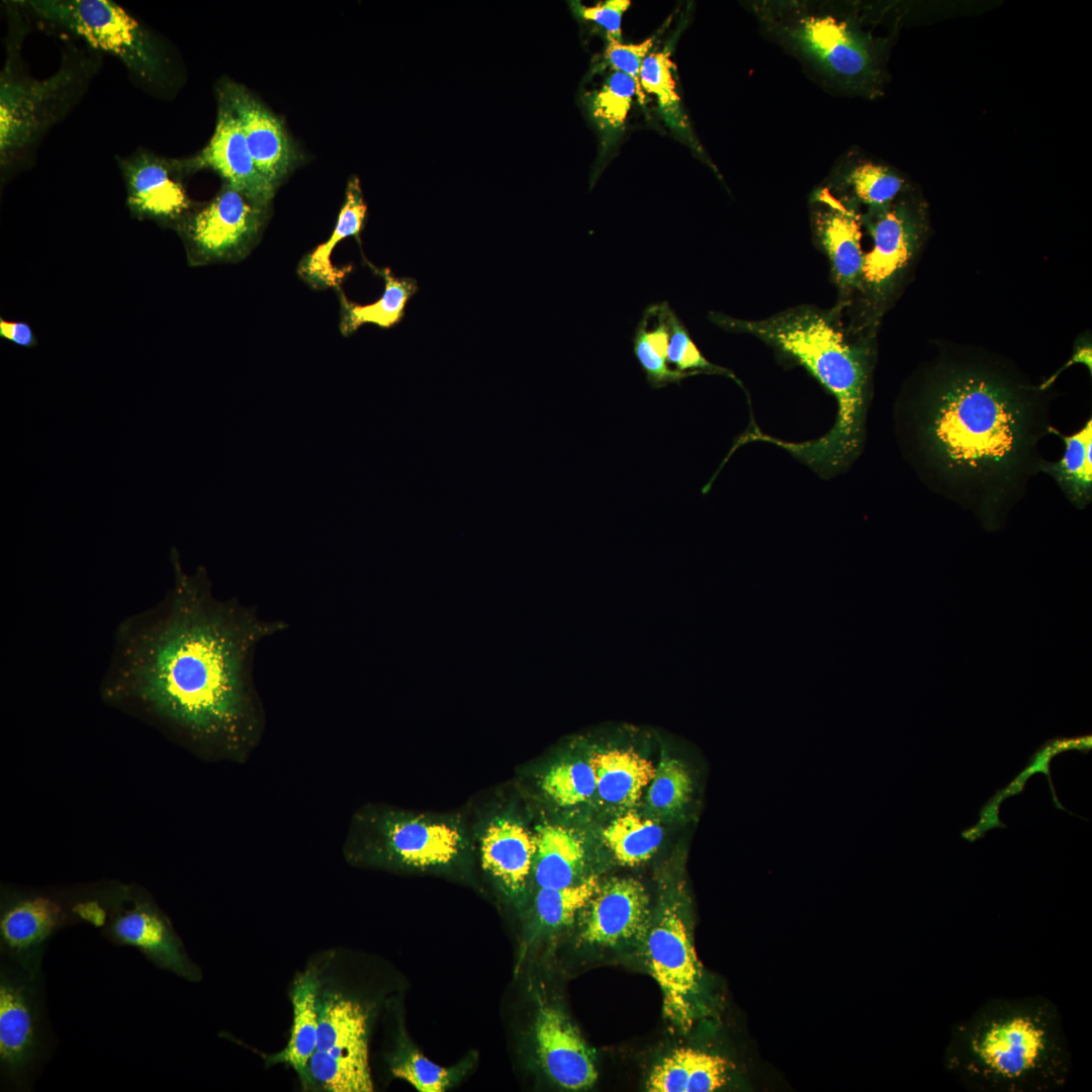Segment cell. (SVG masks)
<instances>
[{"mask_svg": "<svg viewBox=\"0 0 1092 1092\" xmlns=\"http://www.w3.org/2000/svg\"><path fill=\"white\" fill-rule=\"evenodd\" d=\"M1062 1014L1046 997L993 998L957 1023L944 1066L973 1092H1054L1072 1072Z\"/></svg>", "mask_w": 1092, "mask_h": 1092, "instance_id": "4", "label": "cell"}, {"mask_svg": "<svg viewBox=\"0 0 1092 1092\" xmlns=\"http://www.w3.org/2000/svg\"><path fill=\"white\" fill-rule=\"evenodd\" d=\"M132 216L176 230L194 209L181 179L182 161L139 152L119 163Z\"/></svg>", "mask_w": 1092, "mask_h": 1092, "instance_id": "15", "label": "cell"}, {"mask_svg": "<svg viewBox=\"0 0 1092 1092\" xmlns=\"http://www.w3.org/2000/svg\"><path fill=\"white\" fill-rule=\"evenodd\" d=\"M603 837L619 863L634 867L647 861L657 851L663 829L657 821L629 811L611 822Z\"/></svg>", "mask_w": 1092, "mask_h": 1092, "instance_id": "33", "label": "cell"}, {"mask_svg": "<svg viewBox=\"0 0 1092 1092\" xmlns=\"http://www.w3.org/2000/svg\"><path fill=\"white\" fill-rule=\"evenodd\" d=\"M315 1051L340 1062L370 1068L368 1014L364 1007L341 995H331L322 1004L318 1002Z\"/></svg>", "mask_w": 1092, "mask_h": 1092, "instance_id": "23", "label": "cell"}, {"mask_svg": "<svg viewBox=\"0 0 1092 1092\" xmlns=\"http://www.w3.org/2000/svg\"><path fill=\"white\" fill-rule=\"evenodd\" d=\"M467 847L450 819L368 806L353 816L343 852L352 862L428 870L453 864Z\"/></svg>", "mask_w": 1092, "mask_h": 1092, "instance_id": "7", "label": "cell"}, {"mask_svg": "<svg viewBox=\"0 0 1092 1092\" xmlns=\"http://www.w3.org/2000/svg\"><path fill=\"white\" fill-rule=\"evenodd\" d=\"M103 933L116 944L138 948L159 968L188 979L197 977L169 920L148 902H134L114 912Z\"/></svg>", "mask_w": 1092, "mask_h": 1092, "instance_id": "19", "label": "cell"}, {"mask_svg": "<svg viewBox=\"0 0 1092 1092\" xmlns=\"http://www.w3.org/2000/svg\"><path fill=\"white\" fill-rule=\"evenodd\" d=\"M535 850V835L509 816L490 821L480 839L482 868L512 901H519L526 891Z\"/></svg>", "mask_w": 1092, "mask_h": 1092, "instance_id": "22", "label": "cell"}, {"mask_svg": "<svg viewBox=\"0 0 1092 1092\" xmlns=\"http://www.w3.org/2000/svg\"><path fill=\"white\" fill-rule=\"evenodd\" d=\"M695 783L687 766L674 757L662 755L648 785L646 806L658 817L675 815L693 800Z\"/></svg>", "mask_w": 1092, "mask_h": 1092, "instance_id": "36", "label": "cell"}, {"mask_svg": "<svg viewBox=\"0 0 1092 1092\" xmlns=\"http://www.w3.org/2000/svg\"><path fill=\"white\" fill-rule=\"evenodd\" d=\"M629 0H607L595 6H585L578 2L572 4L573 11L581 18L594 21L604 27L607 37L621 41V21L623 14L630 7Z\"/></svg>", "mask_w": 1092, "mask_h": 1092, "instance_id": "41", "label": "cell"}, {"mask_svg": "<svg viewBox=\"0 0 1092 1092\" xmlns=\"http://www.w3.org/2000/svg\"><path fill=\"white\" fill-rule=\"evenodd\" d=\"M182 162L187 171L211 169L224 183L245 192L266 207L273 198L275 187L258 170L241 122L220 95L216 123L210 140L195 157Z\"/></svg>", "mask_w": 1092, "mask_h": 1092, "instance_id": "16", "label": "cell"}, {"mask_svg": "<svg viewBox=\"0 0 1092 1092\" xmlns=\"http://www.w3.org/2000/svg\"><path fill=\"white\" fill-rule=\"evenodd\" d=\"M391 1073L420 1092H443L460 1079L463 1070L460 1066L441 1067L412 1049L395 1058Z\"/></svg>", "mask_w": 1092, "mask_h": 1092, "instance_id": "38", "label": "cell"}, {"mask_svg": "<svg viewBox=\"0 0 1092 1092\" xmlns=\"http://www.w3.org/2000/svg\"><path fill=\"white\" fill-rule=\"evenodd\" d=\"M67 915L56 900L42 896L17 899L0 917V945L4 958L33 974L40 973L46 944Z\"/></svg>", "mask_w": 1092, "mask_h": 1092, "instance_id": "20", "label": "cell"}, {"mask_svg": "<svg viewBox=\"0 0 1092 1092\" xmlns=\"http://www.w3.org/2000/svg\"><path fill=\"white\" fill-rule=\"evenodd\" d=\"M367 214L360 181L351 176L348 181L345 201L339 212L336 225L327 242L318 245L300 262L298 273L314 288L338 287L349 271L333 266L331 255L334 248L344 239L355 237L358 241L364 228Z\"/></svg>", "mask_w": 1092, "mask_h": 1092, "instance_id": "26", "label": "cell"}, {"mask_svg": "<svg viewBox=\"0 0 1092 1092\" xmlns=\"http://www.w3.org/2000/svg\"><path fill=\"white\" fill-rule=\"evenodd\" d=\"M652 920L644 886L633 878H611L580 912L578 938L597 946L643 942Z\"/></svg>", "mask_w": 1092, "mask_h": 1092, "instance_id": "14", "label": "cell"}, {"mask_svg": "<svg viewBox=\"0 0 1092 1092\" xmlns=\"http://www.w3.org/2000/svg\"><path fill=\"white\" fill-rule=\"evenodd\" d=\"M80 70L63 65L53 76L34 80L5 67L0 81V157L4 167L34 144L59 116L77 89Z\"/></svg>", "mask_w": 1092, "mask_h": 1092, "instance_id": "10", "label": "cell"}, {"mask_svg": "<svg viewBox=\"0 0 1092 1092\" xmlns=\"http://www.w3.org/2000/svg\"><path fill=\"white\" fill-rule=\"evenodd\" d=\"M1091 353L1092 352H1091L1090 343H1088V342L1080 343V345L1076 347L1071 359L1063 367H1061L1056 373H1054L1049 379H1046L1040 386H1038V389L1041 390V391L1046 390L1055 382L1056 378L1065 369H1067L1068 367H1070L1071 365H1074L1076 363L1085 364V366L1091 372V370H1092V362H1091V355L1092 354Z\"/></svg>", "mask_w": 1092, "mask_h": 1092, "instance_id": "43", "label": "cell"}, {"mask_svg": "<svg viewBox=\"0 0 1092 1092\" xmlns=\"http://www.w3.org/2000/svg\"><path fill=\"white\" fill-rule=\"evenodd\" d=\"M378 272L384 280V290L375 302L360 305L341 293L340 330L343 336L352 335L365 324L388 329L403 317L406 302L418 289L416 280L395 277L387 268Z\"/></svg>", "mask_w": 1092, "mask_h": 1092, "instance_id": "32", "label": "cell"}, {"mask_svg": "<svg viewBox=\"0 0 1092 1092\" xmlns=\"http://www.w3.org/2000/svg\"><path fill=\"white\" fill-rule=\"evenodd\" d=\"M589 763L601 800L623 809L636 804L655 772L651 761L631 748L598 750L592 754Z\"/></svg>", "mask_w": 1092, "mask_h": 1092, "instance_id": "25", "label": "cell"}, {"mask_svg": "<svg viewBox=\"0 0 1092 1092\" xmlns=\"http://www.w3.org/2000/svg\"><path fill=\"white\" fill-rule=\"evenodd\" d=\"M820 185L837 199L855 205L861 213L888 206L909 188L896 169L854 147L837 157Z\"/></svg>", "mask_w": 1092, "mask_h": 1092, "instance_id": "21", "label": "cell"}, {"mask_svg": "<svg viewBox=\"0 0 1092 1092\" xmlns=\"http://www.w3.org/2000/svg\"><path fill=\"white\" fill-rule=\"evenodd\" d=\"M1041 390L999 370L939 364L923 384L917 439L932 480L975 507L993 529V513L1014 500L1042 460L1036 440L1051 426L1038 403Z\"/></svg>", "mask_w": 1092, "mask_h": 1092, "instance_id": "2", "label": "cell"}, {"mask_svg": "<svg viewBox=\"0 0 1092 1092\" xmlns=\"http://www.w3.org/2000/svg\"><path fill=\"white\" fill-rule=\"evenodd\" d=\"M608 38L605 51L607 62L614 68L630 77L636 85V96L640 104L645 102V94L640 84V72L644 60L650 54L654 37L647 38L638 43H622L620 40Z\"/></svg>", "mask_w": 1092, "mask_h": 1092, "instance_id": "40", "label": "cell"}, {"mask_svg": "<svg viewBox=\"0 0 1092 1092\" xmlns=\"http://www.w3.org/2000/svg\"><path fill=\"white\" fill-rule=\"evenodd\" d=\"M810 229L815 246L826 256L842 312L850 304L861 274V210L818 185L809 198Z\"/></svg>", "mask_w": 1092, "mask_h": 1092, "instance_id": "13", "label": "cell"}, {"mask_svg": "<svg viewBox=\"0 0 1092 1092\" xmlns=\"http://www.w3.org/2000/svg\"><path fill=\"white\" fill-rule=\"evenodd\" d=\"M534 1041L543 1071L558 1086L582 1090L597 1082L599 1074L592 1050L559 1008L539 1004L534 1021Z\"/></svg>", "mask_w": 1092, "mask_h": 1092, "instance_id": "17", "label": "cell"}, {"mask_svg": "<svg viewBox=\"0 0 1092 1092\" xmlns=\"http://www.w3.org/2000/svg\"><path fill=\"white\" fill-rule=\"evenodd\" d=\"M40 973L2 958L0 968V1067L5 1080L22 1087L44 1054Z\"/></svg>", "mask_w": 1092, "mask_h": 1092, "instance_id": "12", "label": "cell"}, {"mask_svg": "<svg viewBox=\"0 0 1092 1092\" xmlns=\"http://www.w3.org/2000/svg\"><path fill=\"white\" fill-rule=\"evenodd\" d=\"M266 206L223 183L207 203L178 224L189 263L203 265L240 259L256 240Z\"/></svg>", "mask_w": 1092, "mask_h": 1092, "instance_id": "11", "label": "cell"}, {"mask_svg": "<svg viewBox=\"0 0 1092 1092\" xmlns=\"http://www.w3.org/2000/svg\"><path fill=\"white\" fill-rule=\"evenodd\" d=\"M541 789L556 805L575 806L589 800L597 792L595 772L589 761H562L543 775Z\"/></svg>", "mask_w": 1092, "mask_h": 1092, "instance_id": "37", "label": "cell"}, {"mask_svg": "<svg viewBox=\"0 0 1092 1092\" xmlns=\"http://www.w3.org/2000/svg\"><path fill=\"white\" fill-rule=\"evenodd\" d=\"M43 20L82 38L123 63L143 81L159 85L166 59L156 36L110 0H30L22 2Z\"/></svg>", "mask_w": 1092, "mask_h": 1092, "instance_id": "8", "label": "cell"}, {"mask_svg": "<svg viewBox=\"0 0 1092 1092\" xmlns=\"http://www.w3.org/2000/svg\"><path fill=\"white\" fill-rule=\"evenodd\" d=\"M861 223L872 247L863 253L856 291L842 313L851 331L876 337L926 239V206L909 187L888 206L862 212Z\"/></svg>", "mask_w": 1092, "mask_h": 1092, "instance_id": "6", "label": "cell"}, {"mask_svg": "<svg viewBox=\"0 0 1092 1092\" xmlns=\"http://www.w3.org/2000/svg\"><path fill=\"white\" fill-rule=\"evenodd\" d=\"M1050 432L1063 440L1065 452L1057 462L1040 461L1037 470L1050 474L1071 503L1083 509L1092 496V421L1072 435H1063L1053 427Z\"/></svg>", "mask_w": 1092, "mask_h": 1092, "instance_id": "31", "label": "cell"}, {"mask_svg": "<svg viewBox=\"0 0 1092 1092\" xmlns=\"http://www.w3.org/2000/svg\"><path fill=\"white\" fill-rule=\"evenodd\" d=\"M730 1063L717 1055L681 1048L655 1065L648 1077L650 1092H711L724 1086Z\"/></svg>", "mask_w": 1092, "mask_h": 1092, "instance_id": "24", "label": "cell"}, {"mask_svg": "<svg viewBox=\"0 0 1092 1092\" xmlns=\"http://www.w3.org/2000/svg\"><path fill=\"white\" fill-rule=\"evenodd\" d=\"M760 34L794 58L824 91L875 99L884 93L892 34L877 32L885 11L853 0H754Z\"/></svg>", "mask_w": 1092, "mask_h": 1092, "instance_id": "5", "label": "cell"}, {"mask_svg": "<svg viewBox=\"0 0 1092 1092\" xmlns=\"http://www.w3.org/2000/svg\"><path fill=\"white\" fill-rule=\"evenodd\" d=\"M708 317L724 331L759 339L781 360L804 367L836 400L835 423L824 436L792 443L755 431L752 439L778 445L822 475L845 469L864 437L876 337L851 331L835 305L800 304L761 320L719 311H710Z\"/></svg>", "mask_w": 1092, "mask_h": 1092, "instance_id": "3", "label": "cell"}, {"mask_svg": "<svg viewBox=\"0 0 1092 1092\" xmlns=\"http://www.w3.org/2000/svg\"><path fill=\"white\" fill-rule=\"evenodd\" d=\"M667 362L680 372L696 374H720L740 383L727 368L710 362L694 343L688 329L674 311L670 314V336L667 348Z\"/></svg>", "mask_w": 1092, "mask_h": 1092, "instance_id": "39", "label": "cell"}, {"mask_svg": "<svg viewBox=\"0 0 1092 1092\" xmlns=\"http://www.w3.org/2000/svg\"><path fill=\"white\" fill-rule=\"evenodd\" d=\"M600 887L597 877H588L565 887L539 888L535 917L542 929L556 930L570 925Z\"/></svg>", "mask_w": 1092, "mask_h": 1092, "instance_id": "35", "label": "cell"}, {"mask_svg": "<svg viewBox=\"0 0 1092 1092\" xmlns=\"http://www.w3.org/2000/svg\"><path fill=\"white\" fill-rule=\"evenodd\" d=\"M533 870L539 888H560L581 880L585 867V848L571 828L546 824L536 835Z\"/></svg>", "mask_w": 1092, "mask_h": 1092, "instance_id": "27", "label": "cell"}, {"mask_svg": "<svg viewBox=\"0 0 1092 1092\" xmlns=\"http://www.w3.org/2000/svg\"><path fill=\"white\" fill-rule=\"evenodd\" d=\"M218 95L228 101L237 114L258 170L276 187L297 159L283 123L237 83L222 82Z\"/></svg>", "mask_w": 1092, "mask_h": 1092, "instance_id": "18", "label": "cell"}, {"mask_svg": "<svg viewBox=\"0 0 1092 1092\" xmlns=\"http://www.w3.org/2000/svg\"><path fill=\"white\" fill-rule=\"evenodd\" d=\"M0 338L22 348H34L37 339L31 327L20 321L0 317Z\"/></svg>", "mask_w": 1092, "mask_h": 1092, "instance_id": "42", "label": "cell"}, {"mask_svg": "<svg viewBox=\"0 0 1092 1092\" xmlns=\"http://www.w3.org/2000/svg\"><path fill=\"white\" fill-rule=\"evenodd\" d=\"M317 981L311 974L300 977L292 990L293 1019L286 1046L268 1057L270 1064H286L308 1084V1062L316 1049L318 1029Z\"/></svg>", "mask_w": 1092, "mask_h": 1092, "instance_id": "28", "label": "cell"}, {"mask_svg": "<svg viewBox=\"0 0 1092 1092\" xmlns=\"http://www.w3.org/2000/svg\"><path fill=\"white\" fill-rule=\"evenodd\" d=\"M643 942L647 968L662 993L664 1018L687 1032L696 1017L702 970L679 891L661 894Z\"/></svg>", "mask_w": 1092, "mask_h": 1092, "instance_id": "9", "label": "cell"}, {"mask_svg": "<svg viewBox=\"0 0 1092 1092\" xmlns=\"http://www.w3.org/2000/svg\"><path fill=\"white\" fill-rule=\"evenodd\" d=\"M634 95L635 82L624 73L613 71L588 96L586 107L605 148L614 144L624 130Z\"/></svg>", "mask_w": 1092, "mask_h": 1092, "instance_id": "34", "label": "cell"}, {"mask_svg": "<svg viewBox=\"0 0 1092 1092\" xmlns=\"http://www.w3.org/2000/svg\"><path fill=\"white\" fill-rule=\"evenodd\" d=\"M648 307L655 322L650 329L648 315L644 311L634 333L633 353L652 388H661L670 383L680 384L684 378L697 374L671 369L667 364L670 314L673 310L666 301Z\"/></svg>", "mask_w": 1092, "mask_h": 1092, "instance_id": "30", "label": "cell"}, {"mask_svg": "<svg viewBox=\"0 0 1092 1092\" xmlns=\"http://www.w3.org/2000/svg\"><path fill=\"white\" fill-rule=\"evenodd\" d=\"M674 69L675 66L670 59V52L650 53L641 68V88L643 92L645 91L656 97L662 118L670 129L685 140L702 161L711 167L714 172L718 173L697 139L689 117L684 110L680 97L676 91L673 76Z\"/></svg>", "mask_w": 1092, "mask_h": 1092, "instance_id": "29", "label": "cell"}, {"mask_svg": "<svg viewBox=\"0 0 1092 1092\" xmlns=\"http://www.w3.org/2000/svg\"><path fill=\"white\" fill-rule=\"evenodd\" d=\"M173 582L155 605L117 625L103 677L106 697L133 700L194 744L245 762L266 714L253 662L257 646L288 628L238 599H217L204 566L169 555Z\"/></svg>", "mask_w": 1092, "mask_h": 1092, "instance_id": "1", "label": "cell"}]
</instances>
